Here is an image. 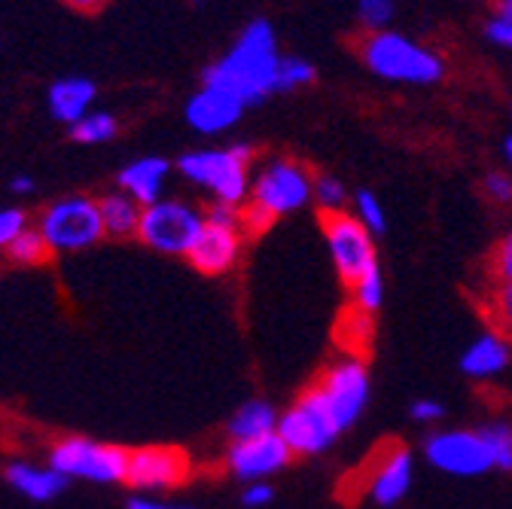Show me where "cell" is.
Here are the masks:
<instances>
[{
	"instance_id": "obj_1",
	"label": "cell",
	"mask_w": 512,
	"mask_h": 509,
	"mask_svg": "<svg viewBox=\"0 0 512 509\" xmlns=\"http://www.w3.org/2000/svg\"><path fill=\"white\" fill-rule=\"evenodd\" d=\"M278 34L269 19H253L235 37L226 55L205 68L202 83L235 95L244 107L260 104L275 95L278 68H281Z\"/></svg>"
},
{
	"instance_id": "obj_2",
	"label": "cell",
	"mask_w": 512,
	"mask_h": 509,
	"mask_svg": "<svg viewBox=\"0 0 512 509\" xmlns=\"http://www.w3.org/2000/svg\"><path fill=\"white\" fill-rule=\"evenodd\" d=\"M314 202V174L305 162L290 156H272L253 168L250 193L241 205V223L247 235H263L281 217L302 211Z\"/></svg>"
},
{
	"instance_id": "obj_3",
	"label": "cell",
	"mask_w": 512,
	"mask_h": 509,
	"mask_svg": "<svg viewBox=\"0 0 512 509\" xmlns=\"http://www.w3.org/2000/svg\"><path fill=\"white\" fill-rule=\"evenodd\" d=\"M360 61L372 77L400 86H433L445 77L442 55L394 28L366 31L360 40Z\"/></svg>"
},
{
	"instance_id": "obj_4",
	"label": "cell",
	"mask_w": 512,
	"mask_h": 509,
	"mask_svg": "<svg viewBox=\"0 0 512 509\" xmlns=\"http://www.w3.org/2000/svg\"><path fill=\"white\" fill-rule=\"evenodd\" d=\"M412 488V452L400 439H384L339 479V497L345 503L372 500L375 506H397Z\"/></svg>"
},
{
	"instance_id": "obj_5",
	"label": "cell",
	"mask_w": 512,
	"mask_h": 509,
	"mask_svg": "<svg viewBox=\"0 0 512 509\" xmlns=\"http://www.w3.org/2000/svg\"><path fill=\"white\" fill-rule=\"evenodd\" d=\"M253 147L235 144L220 150H189L174 162V171L192 183L205 189L211 202L241 208L250 193V177H253Z\"/></svg>"
},
{
	"instance_id": "obj_6",
	"label": "cell",
	"mask_w": 512,
	"mask_h": 509,
	"mask_svg": "<svg viewBox=\"0 0 512 509\" xmlns=\"http://www.w3.org/2000/svg\"><path fill=\"white\" fill-rule=\"evenodd\" d=\"M49 467L68 482L125 485L128 449L92 436H61L49 445Z\"/></svg>"
},
{
	"instance_id": "obj_7",
	"label": "cell",
	"mask_w": 512,
	"mask_h": 509,
	"mask_svg": "<svg viewBox=\"0 0 512 509\" xmlns=\"http://www.w3.org/2000/svg\"><path fill=\"white\" fill-rule=\"evenodd\" d=\"M34 229L52 253H80L104 241V223L98 199L86 193H71L52 199L40 214Z\"/></svg>"
},
{
	"instance_id": "obj_8",
	"label": "cell",
	"mask_w": 512,
	"mask_h": 509,
	"mask_svg": "<svg viewBox=\"0 0 512 509\" xmlns=\"http://www.w3.org/2000/svg\"><path fill=\"white\" fill-rule=\"evenodd\" d=\"M342 433L345 430L339 427L330 403L324 400V394H320V388L314 385V381L299 391V397L278 418V436L287 442L293 458L324 455L327 449H333V442Z\"/></svg>"
},
{
	"instance_id": "obj_9",
	"label": "cell",
	"mask_w": 512,
	"mask_h": 509,
	"mask_svg": "<svg viewBox=\"0 0 512 509\" xmlns=\"http://www.w3.org/2000/svg\"><path fill=\"white\" fill-rule=\"evenodd\" d=\"M202 229H205L202 205L180 196H162L159 202L144 208L138 241L162 253V257H186Z\"/></svg>"
},
{
	"instance_id": "obj_10",
	"label": "cell",
	"mask_w": 512,
	"mask_h": 509,
	"mask_svg": "<svg viewBox=\"0 0 512 509\" xmlns=\"http://www.w3.org/2000/svg\"><path fill=\"white\" fill-rule=\"evenodd\" d=\"M320 232L327 238L339 281L348 290L378 269L375 235L354 217V211H320Z\"/></svg>"
},
{
	"instance_id": "obj_11",
	"label": "cell",
	"mask_w": 512,
	"mask_h": 509,
	"mask_svg": "<svg viewBox=\"0 0 512 509\" xmlns=\"http://www.w3.org/2000/svg\"><path fill=\"white\" fill-rule=\"evenodd\" d=\"M192 479V458L177 445H141L128 449L125 485L138 494L159 497Z\"/></svg>"
},
{
	"instance_id": "obj_12",
	"label": "cell",
	"mask_w": 512,
	"mask_h": 509,
	"mask_svg": "<svg viewBox=\"0 0 512 509\" xmlns=\"http://www.w3.org/2000/svg\"><path fill=\"white\" fill-rule=\"evenodd\" d=\"M421 449H424L427 464L448 473V476L470 479V476H482V473L494 470L479 427H473V430H464V427L433 430V433H427Z\"/></svg>"
},
{
	"instance_id": "obj_13",
	"label": "cell",
	"mask_w": 512,
	"mask_h": 509,
	"mask_svg": "<svg viewBox=\"0 0 512 509\" xmlns=\"http://www.w3.org/2000/svg\"><path fill=\"white\" fill-rule=\"evenodd\" d=\"M342 430H351L369 403V369L363 357H342L314 378Z\"/></svg>"
},
{
	"instance_id": "obj_14",
	"label": "cell",
	"mask_w": 512,
	"mask_h": 509,
	"mask_svg": "<svg viewBox=\"0 0 512 509\" xmlns=\"http://www.w3.org/2000/svg\"><path fill=\"white\" fill-rule=\"evenodd\" d=\"M293 461V452L287 449V442L275 433L256 436V439H241L229 442V449L223 455V467L232 479L250 485V482H269L281 470H287Z\"/></svg>"
},
{
	"instance_id": "obj_15",
	"label": "cell",
	"mask_w": 512,
	"mask_h": 509,
	"mask_svg": "<svg viewBox=\"0 0 512 509\" xmlns=\"http://www.w3.org/2000/svg\"><path fill=\"white\" fill-rule=\"evenodd\" d=\"M244 241H247V232H244L241 223L205 220V229L199 232L196 244H192V250L186 253V263L199 275L223 278L238 266Z\"/></svg>"
},
{
	"instance_id": "obj_16",
	"label": "cell",
	"mask_w": 512,
	"mask_h": 509,
	"mask_svg": "<svg viewBox=\"0 0 512 509\" xmlns=\"http://www.w3.org/2000/svg\"><path fill=\"white\" fill-rule=\"evenodd\" d=\"M244 110L247 107L235 95L202 83V89L196 95H189V101L183 107V119L189 122L192 132L214 138V135L229 132L232 125H238V119L244 116Z\"/></svg>"
},
{
	"instance_id": "obj_17",
	"label": "cell",
	"mask_w": 512,
	"mask_h": 509,
	"mask_svg": "<svg viewBox=\"0 0 512 509\" xmlns=\"http://www.w3.org/2000/svg\"><path fill=\"white\" fill-rule=\"evenodd\" d=\"M171 171H174V165L165 156H153V153L138 156L116 174V189L125 193L128 199H135L141 208H147L162 199Z\"/></svg>"
},
{
	"instance_id": "obj_18",
	"label": "cell",
	"mask_w": 512,
	"mask_h": 509,
	"mask_svg": "<svg viewBox=\"0 0 512 509\" xmlns=\"http://www.w3.org/2000/svg\"><path fill=\"white\" fill-rule=\"evenodd\" d=\"M98 86L89 77H61L46 89L49 116L61 125H77L86 113H92Z\"/></svg>"
},
{
	"instance_id": "obj_19",
	"label": "cell",
	"mask_w": 512,
	"mask_h": 509,
	"mask_svg": "<svg viewBox=\"0 0 512 509\" xmlns=\"http://www.w3.org/2000/svg\"><path fill=\"white\" fill-rule=\"evenodd\" d=\"M4 479L16 494L28 497L34 503H49V500L61 497L71 485L49 464H34V461H10L4 470Z\"/></svg>"
},
{
	"instance_id": "obj_20",
	"label": "cell",
	"mask_w": 512,
	"mask_h": 509,
	"mask_svg": "<svg viewBox=\"0 0 512 509\" xmlns=\"http://www.w3.org/2000/svg\"><path fill=\"white\" fill-rule=\"evenodd\" d=\"M509 363H512V345L491 330H485L479 339H473L470 348L461 354V372L476 381H488V378L500 375Z\"/></svg>"
},
{
	"instance_id": "obj_21",
	"label": "cell",
	"mask_w": 512,
	"mask_h": 509,
	"mask_svg": "<svg viewBox=\"0 0 512 509\" xmlns=\"http://www.w3.org/2000/svg\"><path fill=\"white\" fill-rule=\"evenodd\" d=\"M278 418H281V412L269 400H260V397L247 400L226 421L229 442H241V439H256V436L275 433L278 430Z\"/></svg>"
},
{
	"instance_id": "obj_22",
	"label": "cell",
	"mask_w": 512,
	"mask_h": 509,
	"mask_svg": "<svg viewBox=\"0 0 512 509\" xmlns=\"http://www.w3.org/2000/svg\"><path fill=\"white\" fill-rule=\"evenodd\" d=\"M98 211H101V223H104V238H116V241L138 238L144 208L135 199H128L125 193L113 189V193L98 199Z\"/></svg>"
},
{
	"instance_id": "obj_23",
	"label": "cell",
	"mask_w": 512,
	"mask_h": 509,
	"mask_svg": "<svg viewBox=\"0 0 512 509\" xmlns=\"http://www.w3.org/2000/svg\"><path fill=\"white\" fill-rule=\"evenodd\" d=\"M476 305H479V311H482L485 330L503 336V339L512 345V287L485 284Z\"/></svg>"
},
{
	"instance_id": "obj_24",
	"label": "cell",
	"mask_w": 512,
	"mask_h": 509,
	"mask_svg": "<svg viewBox=\"0 0 512 509\" xmlns=\"http://www.w3.org/2000/svg\"><path fill=\"white\" fill-rule=\"evenodd\" d=\"M71 138L83 147H95V144H107L119 135V119L107 110H92L86 113L77 125H71Z\"/></svg>"
},
{
	"instance_id": "obj_25",
	"label": "cell",
	"mask_w": 512,
	"mask_h": 509,
	"mask_svg": "<svg viewBox=\"0 0 512 509\" xmlns=\"http://www.w3.org/2000/svg\"><path fill=\"white\" fill-rule=\"evenodd\" d=\"M369 336H372V317L348 305V311L339 317V345L348 351V357H363V351L369 348Z\"/></svg>"
},
{
	"instance_id": "obj_26",
	"label": "cell",
	"mask_w": 512,
	"mask_h": 509,
	"mask_svg": "<svg viewBox=\"0 0 512 509\" xmlns=\"http://www.w3.org/2000/svg\"><path fill=\"white\" fill-rule=\"evenodd\" d=\"M4 257H7L13 266H19V269H37V266H43V263L52 257V250L46 247V241L40 238V232H37L34 226H28L16 241L7 247Z\"/></svg>"
},
{
	"instance_id": "obj_27",
	"label": "cell",
	"mask_w": 512,
	"mask_h": 509,
	"mask_svg": "<svg viewBox=\"0 0 512 509\" xmlns=\"http://www.w3.org/2000/svg\"><path fill=\"white\" fill-rule=\"evenodd\" d=\"M485 449L491 455V467L500 473H512V424L509 421H488L479 427Z\"/></svg>"
},
{
	"instance_id": "obj_28",
	"label": "cell",
	"mask_w": 512,
	"mask_h": 509,
	"mask_svg": "<svg viewBox=\"0 0 512 509\" xmlns=\"http://www.w3.org/2000/svg\"><path fill=\"white\" fill-rule=\"evenodd\" d=\"M317 80V68L302 55H284L281 68H278V83H275V95L278 92H299L308 89Z\"/></svg>"
},
{
	"instance_id": "obj_29",
	"label": "cell",
	"mask_w": 512,
	"mask_h": 509,
	"mask_svg": "<svg viewBox=\"0 0 512 509\" xmlns=\"http://www.w3.org/2000/svg\"><path fill=\"white\" fill-rule=\"evenodd\" d=\"M381 305H384V278H381V269H375L360 284L351 287V308L375 317L381 311Z\"/></svg>"
},
{
	"instance_id": "obj_30",
	"label": "cell",
	"mask_w": 512,
	"mask_h": 509,
	"mask_svg": "<svg viewBox=\"0 0 512 509\" xmlns=\"http://www.w3.org/2000/svg\"><path fill=\"white\" fill-rule=\"evenodd\" d=\"M485 278L488 284L512 287V232H506L485 257Z\"/></svg>"
},
{
	"instance_id": "obj_31",
	"label": "cell",
	"mask_w": 512,
	"mask_h": 509,
	"mask_svg": "<svg viewBox=\"0 0 512 509\" xmlns=\"http://www.w3.org/2000/svg\"><path fill=\"white\" fill-rule=\"evenodd\" d=\"M314 202L320 211H345L348 205V186L336 174H317L314 177Z\"/></svg>"
},
{
	"instance_id": "obj_32",
	"label": "cell",
	"mask_w": 512,
	"mask_h": 509,
	"mask_svg": "<svg viewBox=\"0 0 512 509\" xmlns=\"http://www.w3.org/2000/svg\"><path fill=\"white\" fill-rule=\"evenodd\" d=\"M354 217L378 238L384 229H388V217H384V208L378 202V196L372 193V189H357L354 193Z\"/></svg>"
},
{
	"instance_id": "obj_33",
	"label": "cell",
	"mask_w": 512,
	"mask_h": 509,
	"mask_svg": "<svg viewBox=\"0 0 512 509\" xmlns=\"http://www.w3.org/2000/svg\"><path fill=\"white\" fill-rule=\"evenodd\" d=\"M357 7V19L366 31H381V28H391L394 19V0H354Z\"/></svg>"
},
{
	"instance_id": "obj_34",
	"label": "cell",
	"mask_w": 512,
	"mask_h": 509,
	"mask_svg": "<svg viewBox=\"0 0 512 509\" xmlns=\"http://www.w3.org/2000/svg\"><path fill=\"white\" fill-rule=\"evenodd\" d=\"M485 34L494 46L512 49V0H494V16L488 19Z\"/></svg>"
},
{
	"instance_id": "obj_35",
	"label": "cell",
	"mask_w": 512,
	"mask_h": 509,
	"mask_svg": "<svg viewBox=\"0 0 512 509\" xmlns=\"http://www.w3.org/2000/svg\"><path fill=\"white\" fill-rule=\"evenodd\" d=\"M482 193L491 205L497 208H509L512 205V174L506 171H488L482 180Z\"/></svg>"
},
{
	"instance_id": "obj_36",
	"label": "cell",
	"mask_w": 512,
	"mask_h": 509,
	"mask_svg": "<svg viewBox=\"0 0 512 509\" xmlns=\"http://www.w3.org/2000/svg\"><path fill=\"white\" fill-rule=\"evenodd\" d=\"M28 211L22 208H0V253H7V247L28 229Z\"/></svg>"
},
{
	"instance_id": "obj_37",
	"label": "cell",
	"mask_w": 512,
	"mask_h": 509,
	"mask_svg": "<svg viewBox=\"0 0 512 509\" xmlns=\"http://www.w3.org/2000/svg\"><path fill=\"white\" fill-rule=\"evenodd\" d=\"M275 500V488L269 485V482H250V485H244V491H241V503L247 506V509H263V506H269Z\"/></svg>"
},
{
	"instance_id": "obj_38",
	"label": "cell",
	"mask_w": 512,
	"mask_h": 509,
	"mask_svg": "<svg viewBox=\"0 0 512 509\" xmlns=\"http://www.w3.org/2000/svg\"><path fill=\"white\" fill-rule=\"evenodd\" d=\"M409 415H412V421H418V424H436V421H442L445 406H442L439 400L421 397V400H415V403L409 406Z\"/></svg>"
},
{
	"instance_id": "obj_39",
	"label": "cell",
	"mask_w": 512,
	"mask_h": 509,
	"mask_svg": "<svg viewBox=\"0 0 512 509\" xmlns=\"http://www.w3.org/2000/svg\"><path fill=\"white\" fill-rule=\"evenodd\" d=\"M128 509H196L189 503H174L168 497H150V494H135L128 500Z\"/></svg>"
},
{
	"instance_id": "obj_40",
	"label": "cell",
	"mask_w": 512,
	"mask_h": 509,
	"mask_svg": "<svg viewBox=\"0 0 512 509\" xmlns=\"http://www.w3.org/2000/svg\"><path fill=\"white\" fill-rule=\"evenodd\" d=\"M61 4L77 10V13H98V10H104L110 4V0H61Z\"/></svg>"
},
{
	"instance_id": "obj_41",
	"label": "cell",
	"mask_w": 512,
	"mask_h": 509,
	"mask_svg": "<svg viewBox=\"0 0 512 509\" xmlns=\"http://www.w3.org/2000/svg\"><path fill=\"white\" fill-rule=\"evenodd\" d=\"M34 177H28V174H16L13 180H10V193H16V196H28V193H34Z\"/></svg>"
},
{
	"instance_id": "obj_42",
	"label": "cell",
	"mask_w": 512,
	"mask_h": 509,
	"mask_svg": "<svg viewBox=\"0 0 512 509\" xmlns=\"http://www.w3.org/2000/svg\"><path fill=\"white\" fill-rule=\"evenodd\" d=\"M503 156H506V165L512 168V135H506V141H503Z\"/></svg>"
},
{
	"instance_id": "obj_43",
	"label": "cell",
	"mask_w": 512,
	"mask_h": 509,
	"mask_svg": "<svg viewBox=\"0 0 512 509\" xmlns=\"http://www.w3.org/2000/svg\"><path fill=\"white\" fill-rule=\"evenodd\" d=\"M189 4H196V7H202V4H205V0H189Z\"/></svg>"
}]
</instances>
